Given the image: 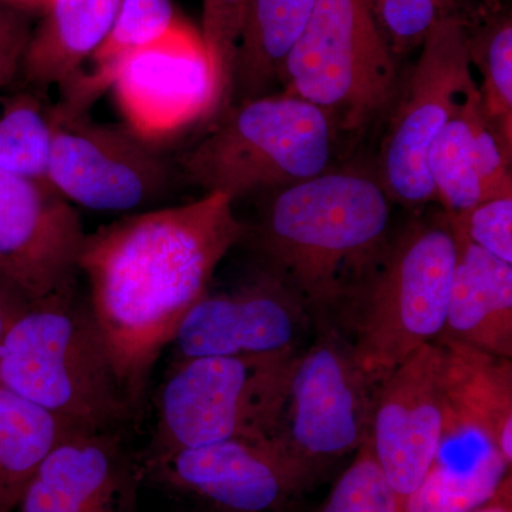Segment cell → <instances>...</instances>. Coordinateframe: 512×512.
<instances>
[{"label":"cell","mask_w":512,"mask_h":512,"mask_svg":"<svg viewBox=\"0 0 512 512\" xmlns=\"http://www.w3.org/2000/svg\"><path fill=\"white\" fill-rule=\"evenodd\" d=\"M245 224L224 194L131 212L87 232L79 275L114 367L137 413L181 320L241 244Z\"/></svg>","instance_id":"cell-1"},{"label":"cell","mask_w":512,"mask_h":512,"mask_svg":"<svg viewBox=\"0 0 512 512\" xmlns=\"http://www.w3.org/2000/svg\"><path fill=\"white\" fill-rule=\"evenodd\" d=\"M390 202L370 175L325 171L276 191L242 242L326 329L389 247Z\"/></svg>","instance_id":"cell-2"},{"label":"cell","mask_w":512,"mask_h":512,"mask_svg":"<svg viewBox=\"0 0 512 512\" xmlns=\"http://www.w3.org/2000/svg\"><path fill=\"white\" fill-rule=\"evenodd\" d=\"M0 384L77 430L137 416L79 286L28 303L0 340Z\"/></svg>","instance_id":"cell-3"},{"label":"cell","mask_w":512,"mask_h":512,"mask_svg":"<svg viewBox=\"0 0 512 512\" xmlns=\"http://www.w3.org/2000/svg\"><path fill=\"white\" fill-rule=\"evenodd\" d=\"M457 244L447 215L414 221L346 296L329 328L372 386L443 332Z\"/></svg>","instance_id":"cell-4"},{"label":"cell","mask_w":512,"mask_h":512,"mask_svg":"<svg viewBox=\"0 0 512 512\" xmlns=\"http://www.w3.org/2000/svg\"><path fill=\"white\" fill-rule=\"evenodd\" d=\"M335 127L319 107L291 93L229 107L210 133L178 158L205 194L232 200L278 191L328 171Z\"/></svg>","instance_id":"cell-5"},{"label":"cell","mask_w":512,"mask_h":512,"mask_svg":"<svg viewBox=\"0 0 512 512\" xmlns=\"http://www.w3.org/2000/svg\"><path fill=\"white\" fill-rule=\"evenodd\" d=\"M299 350L174 360L143 456L232 439L279 440Z\"/></svg>","instance_id":"cell-6"},{"label":"cell","mask_w":512,"mask_h":512,"mask_svg":"<svg viewBox=\"0 0 512 512\" xmlns=\"http://www.w3.org/2000/svg\"><path fill=\"white\" fill-rule=\"evenodd\" d=\"M396 60L366 0H318L279 79L335 130L356 133L392 111Z\"/></svg>","instance_id":"cell-7"},{"label":"cell","mask_w":512,"mask_h":512,"mask_svg":"<svg viewBox=\"0 0 512 512\" xmlns=\"http://www.w3.org/2000/svg\"><path fill=\"white\" fill-rule=\"evenodd\" d=\"M420 49L406 90L392 109L377 178L390 200L410 210L436 201L427 154L448 121L478 93L464 19L436 23Z\"/></svg>","instance_id":"cell-8"},{"label":"cell","mask_w":512,"mask_h":512,"mask_svg":"<svg viewBox=\"0 0 512 512\" xmlns=\"http://www.w3.org/2000/svg\"><path fill=\"white\" fill-rule=\"evenodd\" d=\"M174 167L130 128L53 106L46 180L74 207L131 214L164 197ZM144 211V210H143Z\"/></svg>","instance_id":"cell-9"},{"label":"cell","mask_w":512,"mask_h":512,"mask_svg":"<svg viewBox=\"0 0 512 512\" xmlns=\"http://www.w3.org/2000/svg\"><path fill=\"white\" fill-rule=\"evenodd\" d=\"M375 389L345 340L319 329L293 367L279 441L318 476L369 440Z\"/></svg>","instance_id":"cell-10"},{"label":"cell","mask_w":512,"mask_h":512,"mask_svg":"<svg viewBox=\"0 0 512 512\" xmlns=\"http://www.w3.org/2000/svg\"><path fill=\"white\" fill-rule=\"evenodd\" d=\"M138 458L144 478L208 512H282L316 478L279 440L232 439Z\"/></svg>","instance_id":"cell-11"},{"label":"cell","mask_w":512,"mask_h":512,"mask_svg":"<svg viewBox=\"0 0 512 512\" xmlns=\"http://www.w3.org/2000/svg\"><path fill=\"white\" fill-rule=\"evenodd\" d=\"M109 90L126 127L151 144L218 116L201 33L184 20L157 42L114 64Z\"/></svg>","instance_id":"cell-12"},{"label":"cell","mask_w":512,"mask_h":512,"mask_svg":"<svg viewBox=\"0 0 512 512\" xmlns=\"http://www.w3.org/2000/svg\"><path fill=\"white\" fill-rule=\"evenodd\" d=\"M79 211L46 180L0 170V282L28 303L79 286Z\"/></svg>","instance_id":"cell-13"},{"label":"cell","mask_w":512,"mask_h":512,"mask_svg":"<svg viewBox=\"0 0 512 512\" xmlns=\"http://www.w3.org/2000/svg\"><path fill=\"white\" fill-rule=\"evenodd\" d=\"M311 316L278 279L259 269L229 291L208 289L181 320L168 348L174 360L276 355L299 350Z\"/></svg>","instance_id":"cell-14"},{"label":"cell","mask_w":512,"mask_h":512,"mask_svg":"<svg viewBox=\"0 0 512 512\" xmlns=\"http://www.w3.org/2000/svg\"><path fill=\"white\" fill-rule=\"evenodd\" d=\"M444 350L426 343L375 389L369 444L400 501L419 487L439 450Z\"/></svg>","instance_id":"cell-15"},{"label":"cell","mask_w":512,"mask_h":512,"mask_svg":"<svg viewBox=\"0 0 512 512\" xmlns=\"http://www.w3.org/2000/svg\"><path fill=\"white\" fill-rule=\"evenodd\" d=\"M143 478L120 431L76 430L37 467L19 512H140Z\"/></svg>","instance_id":"cell-16"},{"label":"cell","mask_w":512,"mask_h":512,"mask_svg":"<svg viewBox=\"0 0 512 512\" xmlns=\"http://www.w3.org/2000/svg\"><path fill=\"white\" fill-rule=\"evenodd\" d=\"M511 464L490 433L444 414L436 458L400 512L476 511L510 480Z\"/></svg>","instance_id":"cell-17"},{"label":"cell","mask_w":512,"mask_h":512,"mask_svg":"<svg viewBox=\"0 0 512 512\" xmlns=\"http://www.w3.org/2000/svg\"><path fill=\"white\" fill-rule=\"evenodd\" d=\"M453 234L456 265L446 323L437 339L512 359V265L471 244L454 229Z\"/></svg>","instance_id":"cell-18"},{"label":"cell","mask_w":512,"mask_h":512,"mask_svg":"<svg viewBox=\"0 0 512 512\" xmlns=\"http://www.w3.org/2000/svg\"><path fill=\"white\" fill-rule=\"evenodd\" d=\"M121 0H47L20 77L35 92L72 86L109 35Z\"/></svg>","instance_id":"cell-19"},{"label":"cell","mask_w":512,"mask_h":512,"mask_svg":"<svg viewBox=\"0 0 512 512\" xmlns=\"http://www.w3.org/2000/svg\"><path fill=\"white\" fill-rule=\"evenodd\" d=\"M318 0H248L234 67L232 101L264 96L308 26Z\"/></svg>","instance_id":"cell-20"},{"label":"cell","mask_w":512,"mask_h":512,"mask_svg":"<svg viewBox=\"0 0 512 512\" xmlns=\"http://www.w3.org/2000/svg\"><path fill=\"white\" fill-rule=\"evenodd\" d=\"M76 430L0 384V512L18 507L40 463Z\"/></svg>","instance_id":"cell-21"},{"label":"cell","mask_w":512,"mask_h":512,"mask_svg":"<svg viewBox=\"0 0 512 512\" xmlns=\"http://www.w3.org/2000/svg\"><path fill=\"white\" fill-rule=\"evenodd\" d=\"M471 66L481 76V109L488 126L512 153V23L510 12L497 6L471 10L464 20Z\"/></svg>","instance_id":"cell-22"},{"label":"cell","mask_w":512,"mask_h":512,"mask_svg":"<svg viewBox=\"0 0 512 512\" xmlns=\"http://www.w3.org/2000/svg\"><path fill=\"white\" fill-rule=\"evenodd\" d=\"M180 22L173 0H121L109 35L90 60L94 66L92 72L80 74L67 90L94 103L109 90L114 64L157 42Z\"/></svg>","instance_id":"cell-23"},{"label":"cell","mask_w":512,"mask_h":512,"mask_svg":"<svg viewBox=\"0 0 512 512\" xmlns=\"http://www.w3.org/2000/svg\"><path fill=\"white\" fill-rule=\"evenodd\" d=\"M52 137L53 106L42 93L0 96V170L46 180Z\"/></svg>","instance_id":"cell-24"},{"label":"cell","mask_w":512,"mask_h":512,"mask_svg":"<svg viewBox=\"0 0 512 512\" xmlns=\"http://www.w3.org/2000/svg\"><path fill=\"white\" fill-rule=\"evenodd\" d=\"M480 107V93L458 111L431 144L427 171L444 214L457 215L481 201L471 156V130Z\"/></svg>","instance_id":"cell-25"},{"label":"cell","mask_w":512,"mask_h":512,"mask_svg":"<svg viewBox=\"0 0 512 512\" xmlns=\"http://www.w3.org/2000/svg\"><path fill=\"white\" fill-rule=\"evenodd\" d=\"M380 32L396 59L419 49L436 23L466 19L470 0H366Z\"/></svg>","instance_id":"cell-26"},{"label":"cell","mask_w":512,"mask_h":512,"mask_svg":"<svg viewBox=\"0 0 512 512\" xmlns=\"http://www.w3.org/2000/svg\"><path fill=\"white\" fill-rule=\"evenodd\" d=\"M320 512H400V498L377 463L369 440L326 498Z\"/></svg>","instance_id":"cell-27"},{"label":"cell","mask_w":512,"mask_h":512,"mask_svg":"<svg viewBox=\"0 0 512 512\" xmlns=\"http://www.w3.org/2000/svg\"><path fill=\"white\" fill-rule=\"evenodd\" d=\"M248 0H204L201 37L210 60L215 90L224 99L234 89L235 56H237L242 19Z\"/></svg>","instance_id":"cell-28"},{"label":"cell","mask_w":512,"mask_h":512,"mask_svg":"<svg viewBox=\"0 0 512 512\" xmlns=\"http://www.w3.org/2000/svg\"><path fill=\"white\" fill-rule=\"evenodd\" d=\"M447 218L461 237L512 265V191L485 198Z\"/></svg>","instance_id":"cell-29"},{"label":"cell","mask_w":512,"mask_h":512,"mask_svg":"<svg viewBox=\"0 0 512 512\" xmlns=\"http://www.w3.org/2000/svg\"><path fill=\"white\" fill-rule=\"evenodd\" d=\"M471 156L480 184L481 200L512 191L511 157L488 126L483 109L478 107L471 130Z\"/></svg>","instance_id":"cell-30"},{"label":"cell","mask_w":512,"mask_h":512,"mask_svg":"<svg viewBox=\"0 0 512 512\" xmlns=\"http://www.w3.org/2000/svg\"><path fill=\"white\" fill-rule=\"evenodd\" d=\"M32 32L22 6L0 0V96L20 77Z\"/></svg>","instance_id":"cell-31"},{"label":"cell","mask_w":512,"mask_h":512,"mask_svg":"<svg viewBox=\"0 0 512 512\" xmlns=\"http://www.w3.org/2000/svg\"><path fill=\"white\" fill-rule=\"evenodd\" d=\"M26 306L28 302L25 299L0 282V340Z\"/></svg>","instance_id":"cell-32"},{"label":"cell","mask_w":512,"mask_h":512,"mask_svg":"<svg viewBox=\"0 0 512 512\" xmlns=\"http://www.w3.org/2000/svg\"><path fill=\"white\" fill-rule=\"evenodd\" d=\"M473 512H512L511 478L501 487L490 503Z\"/></svg>","instance_id":"cell-33"},{"label":"cell","mask_w":512,"mask_h":512,"mask_svg":"<svg viewBox=\"0 0 512 512\" xmlns=\"http://www.w3.org/2000/svg\"><path fill=\"white\" fill-rule=\"evenodd\" d=\"M10 2L16 3V5H29V3H46L47 0H10Z\"/></svg>","instance_id":"cell-34"},{"label":"cell","mask_w":512,"mask_h":512,"mask_svg":"<svg viewBox=\"0 0 512 512\" xmlns=\"http://www.w3.org/2000/svg\"><path fill=\"white\" fill-rule=\"evenodd\" d=\"M195 512H208V511L197 510V511H195Z\"/></svg>","instance_id":"cell-35"}]
</instances>
